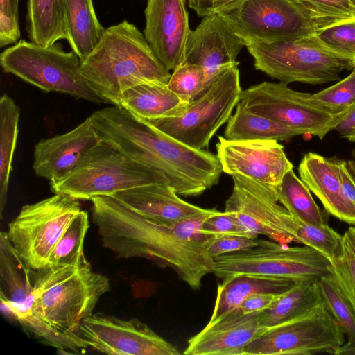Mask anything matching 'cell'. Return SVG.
<instances>
[{
  "label": "cell",
  "instance_id": "6da1fadb",
  "mask_svg": "<svg viewBox=\"0 0 355 355\" xmlns=\"http://www.w3.org/2000/svg\"><path fill=\"white\" fill-rule=\"evenodd\" d=\"M92 221L103 245L123 259L143 258L173 270L191 288L198 290L212 272L208 253L213 236L202 230L204 221L220 211L168 226L153 223L110 196L91 200Z\"/></svg>",
  "mask_w": 355,
  "mask_h": 355
},
{
  "label": "cell",
  "instance_id": "7a4b0ae2",
  "mask_svg": "<svg viewBox=\"0 0 355 355\" xmlns=\"http://www.w3.org/2000/svg\"><path fill=\"white\" fill-rule=\"evenodd\" d=\"M89 117L103 141L162 172L180 196H197L218 184L223 170L216 155L186 146L119 106Z\"/></svg>",
  "mask_w": 355,
  "mask_h": 355
},
{
  "label": "cell",
  "instance_id": "3957f363",
  "mask_svg": "<svg viewBox=\"0 0 355 355\" xmlns=\"http://www.w3.org/2000/svg\"><path fill=\"white\" fill-rule=\"evenodd\" d=\"M110 290L109 279L94 272L90 263L80 268L46 266L35 270L33 291L22 304L1 300V307L46 344L55 345L60 335L87 344L80 324Z\"/></svg>",
  "mask_w": 355,
  "mask_h": 355
},
{
  "label": "cell",
  "instance_id": "277c9868",
  "mask_svg": "<svg viewBox=\"0 0 355 355\" xmlns=\"http://www.w3.org/2000/svg\"><path fill=\"white\" fill-rule=\"evenodd\" d=\"M80 68L92 89L106 103L116 106L128 89L143 83L167 84L171 74L144 35L126 20L105 29Z\"/></svg>",
  "mask_w": 355,
  "mask_h": 355
},
{
  "label": "cell",
  "instance_id": "5b68a950",
  "mask_svg": "<svg viewBox=\"0 0 355 355\" xmlns=\"http://www.w3.org/2000/svg\"><path fill=\"white\" fill-rule=\"evenodd\" d=\"M245 46L254 66L284 84L312 85L340 80L343 70L355 67L354 62L324 43L317 34L272 42H254Z\"/></svg>",
  "mask_w": 355,
  "mask_h": 355
},
{
  "label": "cell",
  "instance_id": "8992f818",
  "mask_svg": "<svg viewBox=\"0 0 355 355\" xmlns=\"http://www.w3.org/2000/svg\"><path fill=\"white\" fill-rule=\"evenodd\" d=\"M166 182L169 181L162 172L132 159L102 140L88 150L69 173L51 181L50 187L54 193L90 200L96 196Z\"/></svg>",
  "mask_w": 355,
  "mask_h": 355
},
{
  "label": "cell",
  "instance_id": "52a82bcc",
  "mask_svg": "<svg viewBox=\"0 0 355 355\" xmlns=\"http://www.w3.org/2000/svg\"><path fill=\"white\" fill-rule=\"evenodd\" d=\"M0 64L12 73L45 92H59L96 104L106 103L89 87L73 51L61 44L44 46L20 40L0 55Z\"/></svg>",
  "mask_w": 355,
  "mask_h": 355
},
{
  "label": "cell",
  "instance_id": "ba28073f",
  "mask_svg": "<svg viewBox=\"0 0 355 355\" xmlns=\"http://www.w3.org/2000/svg\"><path fill=\"white\" fill-rule=\"evenodd\" d=\"M218 14L245 46L315 34L348 19L318 13L295 0H239Z\"/></svg>",
  "mask_w": 355,
  "mask_h": 355
},
{
  "label": "cell",
  "instance_id": "9c48e42d",
  "mask_svg": "<svg viewBox=\"0 0 355 355\" xmlns=\"http://www.w3.org/2000/svg\"><path fill=\"white\" fill-rule=\"evenodd\" d=\"M237 62L222 69L207 90L178 116L146 120L153 126L191 148H206L228 121L242 92Z\"/></svg>",
  "mask_w": 355,
  "mask_h": 355
},
{
  "label": "cell",
  "instance_id": "30bf717a",
  "mask_svg": "<svg viewBox=\"0 0 355 355\" xmlns=\"http://www.w3.org/2000/svg\"><path fill=\"white\" fill-rule=\"evenodd\" d=\"M212 272L222 279L250 275L300 280L320 279L332 270L331 261L313 248L264 239L261 245L214 258Z\"/></svg>",
  "mask_w": 355,
  "mask_h": 355
},
{
  "label": "cell",
  "instance_id": "8fae6325",
  "mask_svg": "<svg viewBox=\"0 0 355 355\" xmlns=\"http://www.w3.org/2000/svg\"><path fill=\"white\" fill-rule=\"evenodd\" d=\"M81 210L78 200L54 193L24 205L8 224V238L31 268H43L65 230Z\"/></svg>",
  "mask_w": 355,
  "mask_h": 355
},
{
  "label": "cell",
  "instance_id": "7c38bea8",
  "mask_svg": "<svg viewBox=\"0 0 355 355\" xmlns=\"http://www.w3.org/2000/svg\"><path fill=\"white\" fill-rule=\"evenodd\" d=\"M243 109L320 139L334 128L345 111L334 113L312 94L291 89L283 83L263 82L242 90L238 104Z\"/></svg>",
  "mask_w": 355,
  "mask_h": 355
},
{
  "label": "cell",
  "instance_id": "4fadbf2b",
  "mask_svg": "<svg viewBox=\"0 0 355 355\" xmlns=\"http://www.w3.org/2000/svg\"><path fill=\"white\" fill-rule=\"evenodd\" d=\"M344 334L322 303L302 316L270 327L250 342L243 355L334 354L345 343Z\"/></svg>",
  "mask_w": 355,
  "mask_h": 355
},
{
  "label": "cell",
  "instance_id": "5bb4252c",
  "mask_svg": "<svg viewBox=\"0 0 355 355\" xmlns=\"http://www.w3.org/2000/svg\"><path fill=\"white\" fill-rule=\"evenodd\" d=\"M232 177L233 189L224 211L233 213L254 236L263 235L281 244L295 242L288 231L291 215L279 202L277 187L242 175Z\"/></svg>",
  "mask_w": 355,
  "mask_h": 355
},
{
  "label": "cell",
  "instance_id": "9a60e30c",
  "mask_svg": "<svg viewBox=\"0 0 355 355\" xmlns=\"http://www.w3.org/2000/svg\"><path fill=\"white\" fill-rule=\"evenodd\" d=\"M80 334L92 349L115 355H180L178 349L137 318L101 313L84 319Z\"/></svg>",
  "mask_w": 355,
  "mask_h": 355
},
{
  "label": "cell",
  "instance_id": "2e32d148",
  "mask_svg": "<svg viewBox=\"0 0 355 355\" xmlns=\"http://www.w3.org/2000/svg\"><path fill=\"white\" fill-rule=\"evenodd\" d=\"M216 156L223 172L277 187L293 169L284 146L275 140H228L218 137Z\"/></svg>",
  "mask_w": 355,
  "mask_h": 355
},
{
  "label": "cell",
  "instance_id": "e0dca14e",
  "mask_svg": "<svg viewBox=\"0 0 355 355\" xmlns=\"http://www.w3.org/2000/svg\"><path fill=\"white\" fill-rule=\"evenodd\" d=\"M244 46V42L225 19L219 14H211L203 17L197 27L190 31L183 64L204 69L207 90L222 69L238 62L236 58Z\"/></svg>",
  "mask_w": 355,
  "mask_h": 355
},
{
  "label": "cell",
  "instance_id": "ac0fdd59",
  "mask_svg": "<svg viewBox=\"0 0 355 355\" xmlns=\"http://www.w3.org/2000/svg\"><path fill=\"white\" fill-rule=\"evenodd\" d=\"M144 35L157 58L170 71L183 64L191 29L186 0H147Z\"/></svg>",
  "mask_w": 355,
  "mask_h": 355
},
{
  "label": "cell",
  "instance_id": "d6986e66",
  "mask_svg": "<svg viewBox=\"0 0 355 355\" xmlns=\"http://www.w3.org/2000/svg\"><path fill=\"white\" fill-rule=\"evenodd\" d=\"M270 328L262 324L261 312L230 311L191 337L186 355H243L245 347Z\"/></svg>",
  "mask_w": 355,
  "mask_h": 355
},
{
  "label": "cell",
  "instance_id": "ffe728a7",
  "mask_svg": "<svg viewBox=\"0 0 355 355\" xmlns=\"http://www.w3.org/2000/svg\"><path fill=\"white\" fill-rule=\"evenodd\" d=\"M102 140L87 117L66 133L39 141L34 148L33 169L37 176L50 182L60 179Z\"/></svg>",
  "mask_w": 355,
  "mask_h": 355
},
{
  "label": "cell",
  "instance_id": "44dd1931",
  "mask_svg": "<svg viewBox=\"0 0 355 355\" xmlns=\"http://www.w3.org/2000/svg\"><path fill=\"white\" fill-rule=\"evenodd\" d=\"M168 182L141 186L112 194L121 204L145 218L164 225L212 212L182 199Z\"/></svg>",
  "mask_w": 355,
  "mask_h": 355
},
{
  "label": "cell",
  "instance_id": "7402d4cb",
  "mask_svg": "<svg viewBox=\"0 0 355 355\" xmlns=\"http://www.w3.org/2000/svg\"><path fill=\"white\" fill-rule=\"evenodd\" d=\"M298 173L302 182L320 200L325 211L355 225V205L342 191L335 159L309 152L302 158Z\"/></svg>",
  "mask_w": 355,
  "mask_h": 355
},
{
  "label": "cell",
  "instance_id": "603a6c76",
  "mask_svg": "<svg viewBox=\"0 0 355 355\" xmlns=\"http://www.w3.org/2000/svg\"><path fill=\"white\" fill-rule=\"evenodd\" d=\"M298 280L289 278L239 275L223 279L218 285L215 306L209 321L239 308L250 296L260 293L282 294Z\"/></svg>",
  "mask_w": 355,
  "mask_h": 355
},
{
  "label": "cell",
  "instance_id": "cb8c5ba5",
  "mask_svg": "<svg viewBox=\"0 0 355 355\" xmlns=\"http://www.w3.org/2000/svg\"><path fill=\"white\" fill-rule=\"evenodd\" d=\"M187 105L167 84L143 83L126 90L121 96L119 107L139 118L153 120L177 116Z\"/></svg>",
  "mask_w": 355,
  "mask_h": 355
},
{
  "label": "cell",
  "instance_id": "d4e9b609",
  "mask_svg": "<svg viewBox=\"0 0 355 355\" xmlns=\"http://www.w3.org/2000/svg\"><path fill=\"white\" fill-rule=\"evenodd\" d=\"M67 41L85 60L95 49L105 28L96 17L92 0H62Z\"/></svg>",
  "mask_w": 355,
  "mask_h": 355
},
{
  "label": "cell",
  "instance_id": "484cf974",
  "mask_svg": "<svg viewBox=\"0 0 355 355\" xmlns=\"http://www.w3.org/2000/svg\"><path fill=\"white\" fill-rule=\"evenodd\" d=\"M322 303L319 279L298 281L267 309L261 311L263 325L270 328L302 316Z\"/></svg>",
  "mask_w": 355,
  "mask_h": 355
},
{
  "label": "cell",
  "instance_id": "4316f807",
  "mask_svg": "<svg viewBox=\"0 0 355 355\" xmlns=\"http://www.w3.org/2000/svg\"><path fill=\"white\" fill-rule=\"evenodd\" d=\"M35 274L14 248L7 233L1 232L0 300L22 304L33 291Z\"/></svg>",
  "mask_w": 355,
  "mask_h": 355
},
{
  "label": "cell",
  "instance_id": "83f0119b",
  "mask_svg": "<svg viewBox=\"0 0 355 355\" xmlns=\"http://www.w3.org/2000/svg\"><path fill=\"white\" fill-rule=\"evenodd\" d=\"M26 28L30 42L41 46L67 40L62 0H28Z\"/></svg>",
  "mask_w": 355,
  "mask_h": 355
},
{
  "label": "cell",
  "instance_id": "f1b7e54d",
  "mask_svg": "<svg viewBox=\"0 0 355 355\" xmlns=\"http://www.w3.org/2000/svg\"><path fill=\"white\" fill-rule=\"evenodd\" d=\"M300 135L297 130L236 105L227 121L224 137L228 140L282 141Z\"/></svg>",
  "mask_w": 355,
  "mask_h": 355
},
{
  "label": "cell",
  "instance_id": "f546056e",
  "mask_svg": "<svg viewBox=\"0 0 355 355\" xmlns=\"http://www.w3.org/2000/svg\"><path fill=\"white\" fill-rule=\"evenodd\" d=\"M20 108L6 94L0 98V216L7 201L13 155L18 137Z\"/></svg>",
  "mask_w": 355,
  "mask_h": 355
},
{
  "label": "cell",
  "instance_id": "4dcf8cb0",
  "mask_svg": "<svg viewBox=\"0 0 355 355\" xmlns=\"http://www.w3.org/2000/svg\"><path fill=\"white\" fill-rule=\"evenodd\" d=\"M276 189L279 202L291 215L305 223L318 226L328 224L327 212L320 209L311 191L295 175L293 169L285 174Z\"/></svg>",
  "mask_w": 355,
  "mask_h": 355
},
{
  "label": "cell",
  "instance_id": "1f68e13d",
  "mask_svg": "<svg viewBox=\"0 0 355 355\" xmlns=\"http://www.w3.org/2000/svg\"><path fill=\"white\" fill-rule=\"evenodd\" d=\"M89 227L88 213L81 210L65 230L52 251L46 266L80 268L89 263L84 254V241Z\"/></svg>",
  "mask_w": 355,
  "mask_h": 355
},
{
  "label": "cell",
  "instance_id": "d6a6232c",
  "mask_svg": "<svg viewBox=\"0 0 355 355\" xmlns=\"http://www.w3.org/2000/svg\"><path fill=\"white\" fill-rule=\"evenodd\" d=\"M288 233L295 242L318 250L331 261L339 257L343 252V236L328 224L318 226L305 223L291 215Z\"/></svg>",
  "mask_w": 355,
  "mask_h": 355
},
{
  "label": "cell",
  "instance_id": "836d02e7",
  "mask_svg": "<svg viewBox=\"0 0 355 355\" xmlns=\"http://www.w3.org/2000/svg\"><path fill=\"white\" fill-rule=\"evenodd\" d=\"M322 303L348 338L355 339V312L333 272L319 279Z\"/></svg>",
  "mask_w": 355,
  "mask_h": 355
},
{
  "label": "cell",
  "instance_id": "e575fe53",
  "mask_svg": "<svg viewBox=\"0 0 355 355\" xmlns=\"http://www.w3.org/2000/svg\"><path fill=\"white\" fill-rule=\"evenodd\" d=\"M206 75L200 66L182 64L173 71L168 87L189 104L205 92Z\"/></svg>",
  "mask_w": 355,
  "mask_h": 355
},
{
  "label": "cell",
  "instance_id": "d590c367",
  "mask_svg": "<svg viewBox=\"0 0 355 355\" xmlns=\"http://www.w3.org/2000/svg\"><path fill=\"white\" fill-rule=\"evenodd\" d=\"M321 105L334 113L347 110L355 104V67L346 78L313 94Z\"/></svg>",
  "mask_w": 355,
  "mask_h": 355
},
{
  "label": "cell",
  "instance_id": "8d00e7d4",
  "mask_svg": "<svg viewBox=\"0 0 355 355\" xmlns=\"http://www.w3.org/2000/svg\"><path fill=\"white\" fill-rule=\"evenodd\" d=\"M316 34L330 48L355 63V15L327 26Z\"/></svg>",
  "mask_w": 355,
  "mask_h": 355
},
{
  "label": "cell",
  "instance_id": "74e56055",
  "mask_svg": "<svg viewBox=\"0 0 355 355\" xmlns=\"http://www.w3.org/2000/svg\"><path fill=\"white\" fill-rule=\"evenodd\" d=\"M331 270L355 312V254L345 241L341 254L331 261Z\"/></svg>",
  "mask_w": 355,
  "mask_h": 355
},
{
  "label": "cell",
  "instance_id": "f35d334b",
  "mask_svg": "<svg viewBox=\"0 0 355 355\" xmlns=\"http://www.w3.org/2000/svg\"><path fill=\"white\" fill-rule=\"evenodd\" d=\"M264 239L258 237L227 234L218 236H213L209 248L208 253L211 258L220 255L246 250L261 245Z\"/></svg>",
  "mask_w": 355,
  "mask_h": 355
},
{
  "label": "cell",
  "instance_id": "ab89813d",
  "mask_svg": "<svg viewBox=\"0 0 355 355\" xmlns=\"http://www.w3.org/2000/svg\"><path fill=\"white\" fill-rule=\"evenodd\" d=\"M19 0H0V46L16 44L20 39Z\"/></svg>",
  "mask_w": 355,
  "mask_h": 355
},
{
  "label": "cell",
  "instance_id": "60d3db41",
  "mask_svg": "<svg viewBox=\"0 0 355 355\" xmlns=\"http://www.w3.org/2000/svg\"><path fill=\"white\" fill-rule=\"evenodd\" d=\"M202 230L205 234L213 236L236 234L257 237L248 233L233 213L226 211L209 216L204 221Z\"/></svg>",
  "mask_w": 355,
  "mask_h": 355
},
{
  "label": "cell",
  "instance_id": "b9f144b4",
  "mask_svg": "<svg viewBox=\"0 0 355 355\" xmlns=\"http://www.w3.org/2000/svg\"><path fill=\"white\" fill-rule=\"evenodd\" d=\"M327 16L349 18L355 15V0H295Z\"/></svg>",
  "mask_w": 355,
  "mask_h": 355
},
{
  "label": "cell",
  "instance_id": "7bdbcfd3",
  "mask_svg": "<svg viewBox=\"0 0 355 355\" xmlns=\"http://www.w3.org/2000/svg\"><path fill=\"white\" fill-rule=\"evenodd\" d=\"M282 294L273 293H257L243 301L239 308L244 313L261 312L268 309Z\"/></svg>",
  "mask_w": 355,
  "mask_h": 355
},
{
  "label": "cell",
  "instance_id": "ee69618b",
  "mask_svg": "<svg viewBox=\"0 0 355 355\" xmlns=\"http://www.w3.org/2000/svg\"><path fill=\"white\" fill-rule=\"evenodd\" d=\"M239 0H188V5L200 17L219 13Z\"/></svg>",
  "mask_w": 355,
  "mask_h": 355
},
{
  "label": "cell",
  "instance_id": "f6af8a7d",
  "mask_svg": "<svg viewBox=\"0 0 355 355\" xmlns=\"http://www.w3.org/2000/svg\"><path fill=\"white\" fill-rule=\"evenodd\" d=\"M335 162L342 191L347 199L355 205V178L351 173L347 162L335 159Z\"/></svg>",
  "mask_w": 355,
  "mask_h": 355
},
{
  "label": "cell",
  "instance_id": "bcb514c9",
  "mask_svg": "<svg viewBox=\"0 0 355 355\" xmlns=\"http://www.w3.org/2000/svg\"><path fill=\"white\" fill-rule=\"evenodd\" d=\"M334 130L348 141L355 142V104L345 111Z\"/></svg>",
  "mask_w": 355,
  "mask_h": 355
},
{
  "label": "cell",
  "instance_id": "7dc6e473",
  "mask_svg": "<svg viewBox=\"0 0 355 355\" xmlns=\"http://www.w3.org/2000/svg\"><path fill=\"white\" fill-rule=\"evenodd\" d=\"M335 355H355V339L348 338V341L340 347Z\"/></svg>",
  "mask_w": 355,
  "mask_h": 355
},
{
  "label": "cell",
  "instance_id": "c3c4849f",
  "mask_svg": "<svg viewBox=\"0 0 355 355\" xmlns=\"http://www.w3.org/2000/svg\"><path fill=\"white\" fill-rule=\"evenodd\" d=\"M343 239L355 254V227H350L344 233Z\"/></svg>",
  "mask_w": 355,
  "mask_h": 355
},
{
  "label": "cell",
  "instance_id": "681fc988",
  "mask_svg": "<svg viewBox=\"0 0 355 355\" xmlns=\"http://www.w3.org/2000/svg\"><path fill=\"white\" fill-rule=\"evenodd\" d=\"M352 155L353 158L355 160V148L352 150Z\"/></svg>",
  "mask_w": 355,
  "mask_h": 355
}]
</instances>
